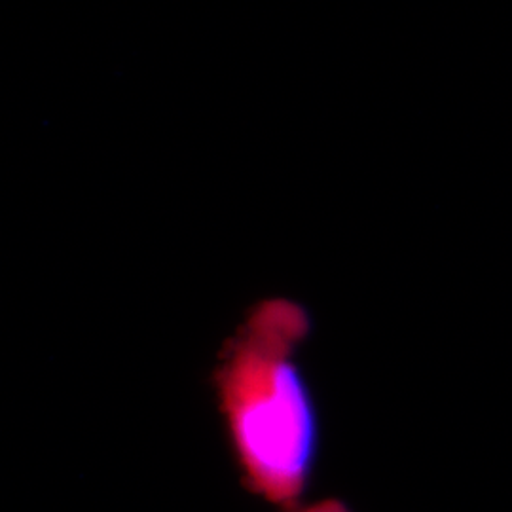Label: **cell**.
<instances>
[{
    "label": "cell",
    "instance_id": "cell-1",
    "mask_svg": "<svg viewBox=\"0 0 512 512\" xmlns=\"http://www.w3.org/2000/svg\"><path fill=\"white\" fill-rule=\"evenodd\" d=\"M311 332L308 310L291 298L256 302L224 342L213 387L245 488L291 512L319 454V412L298 353Z\"/></svg>",
    "mask_w": 512,
    "mask_h": 512
},
{
    "label": "cell",
    "instance_id": "cell-2",
    "mask_svg": "<svg viewBox=\"0 0 512 512\" xmlns=\"http://www.w3.org/2000/svg\"><path fill=\"white\" fill-rule=\"evenodd\" d=\"M291 512H351V509L340 499H323V501H317L313 505L296 507Z\"/></svg>",
    "mask_w": 512,
    "mask_h": 512
}]
</instances>
